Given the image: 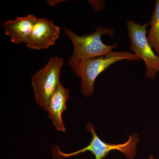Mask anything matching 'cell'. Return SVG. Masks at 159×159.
I'll list each match as a JSON object with an SVG mask.
<instances>
[{"mask_svg": "<svg viewBox=\"0 0 159 159\" xmlns=\"http://www.w3.org/2000/svg\"><path fill=\"white\" fill-rule=\"evenodd\" d=\"M148 159H155L153 157V156L152 155H151L150 156H149V157L148 158Z\"/></svg>", "mask_w": 159, "mask_h": 159, "instance_id": "12", "label": "cell"}, {"mask_svg": "<svg viewBox=\"0 0 159 159\" xmlns=\"http://www.w3.org/2000/svg\"><path fill=\"white\" fill-rule=\"evenodd\" d=\"M86 130L92 135L90 143L86 147L71 153H65L57 148V154L63 158L77 156L80 153L90 152L95 159H103L112 151L117 150L122 152L125 157L133 159L136 154V147L139 142V137L136 134L129 136L127 142L123 144H114L103 142L97 135L93 125L91 123L86 125Z\"/></svg>", "mask_w": 159, "mask_h": 159, "instance_id": "4", "label": "cell"}, {"mask_svg": "<svg viewBox=\"0 0 159 159\" xmlns=\"http://www.w3.org/2000/svg\"><path fill=\"white\" fill-rule=\"evenodd\" d=\"M88 2L95 11L102 10L105 8V3L103 1H89Z\"/></svg>", "mask_w": 159, "mask_h": 159, "instance_id": "10", "label": "cell"}, {"mask_svg": "<svg viewBox=\"0 0 159 159\" xmlns=\"http://www.w3.org/2000/svg\"><path fill=\"white\" fill-rule=\"evenodd\" d=\"M65 34L70 39L74 47L73 54L68 60L69 67L81 60L106 56L117 47V43L106 45L102 42L101 37L108 34L111 38L115 36L114 29L97 26L96 31L89 34L79 36L68 28H63Z\"/></svg>", "mask_w": 159, "mask_h": 159, "instance_id": "2", "label": "cell"}, {"mask_svg": "<svg viewBox=\"0 0 159 159\" xmlns=\"http://www.w3.org/2000/svg\"><path fill=\"white\" fill-rule=\"evenodd\" d=\"M60 33V28L52 20L38 18L26 46L32 50H44L54 44Z\"/></svg>", "mask_w": 159, "mask_h": 159, "instance_id": "6", "label": "cell"}, {"mask_svg": "<svg viewBox=\"0 0 159 159\" xmlns=\"http://www.w3.org/2000/svg\"><path fill=\"white\" fill-rule=\"evenodd\" d=\"M38 18L34 15L17 17L9 19L2 23L5 34L15 44L27 43Z\"/></svg>", "mask_w": 159, "mask_h": 159, "instance_id": "7", "label": "cell"}, {"mask_svg": "<svg viewBox=\"0 0 159 159\" xmlns=\"http://www.w3.org/2000/svg\"><path fill=\"white\" fill-rule=\"evenodd\" d=\"M148 24L150 25V29L148 31L147 39L159 57V0L156 2L154 11L152 14L151 18Z\"/></svg>", "mask_w": 159, "mask_h": 159, "instance_id": "9", "label": "cell"}, {"mask_svg": "<svg viewBox=\"0 0 159 159\" xmlns=\"http://www.w3.org/2000/svg\"><path fill=\"white\" fill-rule=\"evenodd\" d=\"M65 0H48L47 1V3L49 6L54 7L59 3L66 2Z\"/></svg>", "mask_w": 159, "mask_h": 159, "instance_id": "11", "label": "cell"}, {"mask_svg": "<svg viewBox=\"0 0 159 159\" xmlns=\"http://www.w3.org/2000/svg\"></svg>", "mask_w": 159, "mask_h": 159, "instance_id": "13", "label": "cell"}, {"mask_svg": "<svg viewBox=\"0 0 159 159\" xmlns=\"http://www.w3.org/2000/svg\"><path fill=\"white\" fill-rule=\"evenodd\" d=\"M140 59L128 51H112L106 56L81 60L70 66L72 71L81 79V93L87 97L93 95L97 77L109 67L122 60L130 61Z\"/></svg>", "mask_w": 159, "mask_h": 159, "instance_id": "1", "label": "cell"}, {"mask_svg": "<svg viewBox=\"0 0 159 159\" xmlns=\"http://www.w3.org/2000/svg\"><path fill=\"white\" fill-rule=\"evenodd\" d=\"M64 60L51 57L44 67L31 77V85L35 102L47 112L50 99L60 83V75Z\"/></svg>", "mask_w": 159, "mask_h": 159, "instance_id": "3", "label": "cell"}, {"mask_svg": "<svg viewBox=\"0 0 159 159\" xmlns=\"http://www.w3.org/2000/svg\"><path fill=\"white\" fill-rule=\"evenodd\" d=\"M70 97V91L60 83L50 99L47 112L54 127L59 131L65 132L62 114L67 109L66 102Z\"/></svg>", "mask_w": 159, "mask_h": 159, "instance_id": "8", "label": "cell"}, {"mask_svg": "<svg viewBox=\"0 0 159 159\" xmlns=\"http://www.w3.org/2000/svg\"><path fill=\"white\" fill-rule=\"evenodd\" d=\"M148 25L147 23L141 25L130 20L126 24L127 34L130 39V50L145 62L146 77L154 79L159 72V57L155 54L147 39L146 28Z\"/></svg>", "mask_w": 159, "mask_h": 159, "instance_id": "5", "label": "cell"}]
</instances>
